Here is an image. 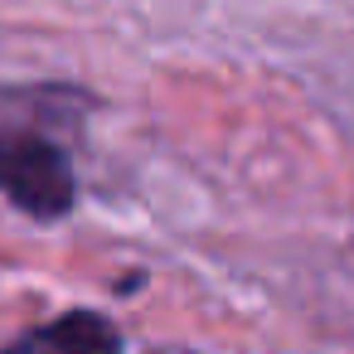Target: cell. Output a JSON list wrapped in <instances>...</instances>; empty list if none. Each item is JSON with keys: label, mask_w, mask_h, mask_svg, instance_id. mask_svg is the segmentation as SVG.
Returning <instances> with one entry per match:
<instances>
[{"label": "cell", "mask_w": 354, "mask_h": 354, "mask_svg": "<svg viewBox=\"0 0 354 354\" xmlns=\"http://www.w3.org/2000/svg\"><path fill=\"white\" fill-rule=\"evenodd\" d=\"M0 194L35 218H59L73 209V170L44 136L0 127Z\"/></svg>", "instance_id": "obj_1"}, {"label": "cell", "mask_w": 354, "mask_h": 354, "mask_svg": "<svg viewBox=\"0 0 354 354\" xmlns=\"http://www.w3.org/2000/svg\"><path fill=\"white\" fill-rule=\"evenodd\" d=\"M0 354H122V335L97 310H68V315H59L39 330L20 335Z\"/></svg>", "instance_id": "obj_2"}, {"label": "cell", "mask_w": 354, "mask_h": 354, "mask_svg": "<svg viewBox=\"0 0 354 354\" xmlns=\"http://www.w3.org/2000/svg\"><path fill=\"white\" fill-rule=\"evenodd\" d=\"M151 354H189V349H151Z\"/></svg>", "instance_id": "obj_3"}]
</instances>
